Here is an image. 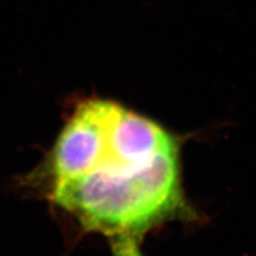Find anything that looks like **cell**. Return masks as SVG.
I'll list each match as a JSON object with an SVG mask.
<instances>
[{
  "instance_id": "3957f363",
  "label": "cell",
  "mask_w": 256,
  "mask_h": 256,
  "mask_svg": "<svg viewBox=\"0 0 256 256\" xmlns=\"http://www.w3.org/2000/svg\"><path fill=\"white\" fill-rule=\"evenodd\" d=\"M174 150H178V141L162 126L116 105L100 168L144 164Z\"/></svg>"
},
{
  "instance_id": "6da1fadb",
  "label": "cell",
  "mask_w": 256,
  "mask_h": 256,
  "mask_svg": "<svg viewBox=\"0 0 256 256\" xmlns=\"http://www.w3.org/2000/svg\"><path fill=\"white\" fill-rule=\"evenodd\" d=\"M52 198L86 230L137 236L182 210L178 150L144 164L100 168L56 180Z\"/></svg>"
},
{
  "instance_id": "277c9868",
  "label": "cell",
  "mask_w": 256,
  "mask_h": 256,
  "mask_svg": "<svg viewBox=\"0 0 256 256\" xmlns=\"http://www.w3.org/2000/svg\"><path fill=\"white\" fill-rule=\"evenodd\" d=\"M112 255L114 256H143L137 242V236L120 234L112 236Z\"/></svg>"
},
{
  "instance_id": "7a4b0ae2",
  "label": "cell",
  "mask_w": 256,
  "mask_h": 256,
  "mask_svg": "<svg viewBox=\"0 0 256 256\" xmlns=\"http://www.w3.org/2000/svg\"><path fill=\"white\" fill-rule=\"evenodd\" d=\"M116 105L110 100H92L77 108L54 148V182L78 178L102 166Z\"/></svg>"
}]
</instances>
